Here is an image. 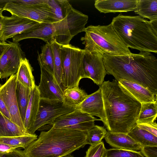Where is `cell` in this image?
<instances>
[{
    "label": "cell",
    "instance_id": "obj_1",
    "mask_svg": "<svg viewBox=\"0 0 157 157\" xmlns=\"http://www.w3.org/2000/svg\"><path fill=\"white\" fill-rule=\"evenodd\" d=\"M99 86L108 131L127 134L136 124L141 103L115 79Z\"/></svg>",
    "mask_w": 157,
    "mask_h": 157
},
{
    "label": "cell",
    "instance_id": "obj_2",
    "mask_svg": "<svg viewBox=\"0 0 157 157\" xmlns=\"http://www.w3.org/2000/svg\"><path fill=\"white\" fill-rule=\"evenodd\" d=\"M103 56L106 74L117 81L123 79L138 84L157 96V59L151 52Z\"/></svg>",
    "mask_w": 157,
    "mask_h": 157
},
{
    "label": "cell",
    "instance_id": "obj_3",
    "mask_svg": "<svg viewBox=\"0 0 157 157\" xmlns=\"http://www.w3.org/2000/svg\"><path fill=\"white\" fill-rule=\"evenodd\" d=\"M89 144L86 132L51 128L25 148L26 157H63Z\"/></svg>",
    "mask_w": 157,
    "mask_h": 157
},
{
    "label": "cell",
    "instance_id": "obj_4",
    "mask_svg": "<svg viewBox=\"0 0 157 157\" xmlns=\"http://www.w3.org/2000/svg\"><path fill=\"white\" fill-rule=\"evenodd\" d=\"M128 48L157 52V19L149 21L140 16L119 14L111 23Z\"/></svg>",
    "mask_w": 157,
    "mask_h": 157
},
{
    "label": "cell",
    "instance_id": "obj_5",
    "mask_svg": "<svg viewBox=\"0 0 157 157\" xmlns=\"http://www.w3.org/2000/svg\"><path fill=\"white\" fill-rule=\"evenodd\" d=\"M81 38L85 51L102 55L121 56L131 53L111 23L106 25H90L85 28Z\"/></svg>",
    "mask_w": 157,
    "mask_h": 157
},
{
    "label": "cell",
    "instance_id": "obj_6",
    "mask_svg": "<svg viewBox=\"0 0 157 157\" xmlns=\"http://www.w3.org/2000/svg\"><path fill=\"white\" fill-rule=\"evenodd\" d=\"M59 50L63 70L62 85L64 90L78 86L81 79L84 78V50L69 44L60 45Z\"/></svg>",
    "mask_w": 157,
    "mask_h": 157
},
{
    "label": "cell",
    "instance_id": "obj_7",
    "mask_svg": "<svg viewBox=\"0 0 157 157\" xmlns=\"http://www.w3.org/2000/svg\"><path fill=\"white\" fill-rule=\"evenodd\" d=\"M88 16L73 7L66 17L53 23L54 28L53 39L61 45L69 44L75 35L84 32Z\"/></svg>",
    "mask_w": 157,
    "mask_h": 157
},
{
    "label": "cell",
    "instance_id": "obj_8",
    "mask_svg": "<svg viewBox=\"0 0 157 157\" xmlns=\"http://www.w3.org/2000/svg\"><path fill=\"white\" fill-rule=\"evenodd\" d=\"M75 109V108L67 106L59 101L40 99L37 114L28 133L34 134L41 127L45 125L50 126L59 117Z\"/></svg>",
    "mask_w": 157,
    "mask_h": 157
},
{
    "label": "cell",
    "instance_id": "obj_9",
    "mask_svg": "<svg viewBox=\"0 0 157 157\" xmlns=\"http://www.w3.org/2000/svg\"><path fill=\"white\" fill-rule=\"evenodd\" d=\"M34 6H26L8 2L4 11L11 15L28 18L39 23H53L57 22L47 3Z\"/></svg>",
    "mask_w": 157,
    "mask_h": 157
},
{
    "label": "cell",
    "instance_id": "obj_10",
    "mask_svg": "<svg viewBox=\"0 0 157 157\" xmlns=\"http://www.w3.org/2000/svg\"><path fill=\"white\" fill-rule=\"evenodd\" d=\"M98 120H101L75 109L71 112L59 117L50 126L51 128H54L86 132L95 125L94 121Z\"/></svg>",
    "mask_w": 157,
    "mask_h": 157
},
{
    "label": "cell",
    "instance_id": "obj_11",
    "mask_svg": "<svg viewBox=\"0 0 157 157\" xmlns=\"http://www.w3.org/2000/svg\"><path fill=\"white\" fill-rule=\"evenodd\" d=\"M40 23L24 17L12 15L3 16L0 29V42H4L7 39L35 27Z\"/></svg>",
    "mask_w": 157,
    "mask_h": 157
},
{
    "label": "cell",
    "instance_id": "obj_12",
    "mask_svg": "<svg viewBox=\"0 0 157 157\" xmlns=\"http://www.w3.org/2000/svg\"><path fill=\"white\" fill-rule=\"evenodd\" d=\"M16 74L10 77L4 84H0V96L10 113L11 121L25 132L18 106L16 93Z\"/></svg>",
    "mask_w": 157,
    "mask_h": 157
},
{
    "label": "cell",
    "instance_id": "obj_13",
    "mask_svg": "<svg viewBox=\"0 0 157 157\" xmlns=\"http://www.w3.org/2000/svg\"><path fill=\"white\" fill-rule=\"evenodd\" d=\"M25 58L19 43L10 44L0 58V78H6L16 74L21 60Z\"/></svg>",
    "mask_w": 157,
    "mask_h": 157
},
{
    "label": "cell",
    "instance_id": "obj_14",
    "mask_svg": "<svg viewBox=\"0 0 157 157\" xmlns=\"http://www.w3.org/2000/svg\"><path fill=\"white\" fill-rule=\"evenodd\" d=\"M83 67L84 78H90L99 86L103 83L106 73L102 55L85 50Z\"/></svg>",
    "mask_w": 157,
    "mask_h": 157
},
{
    "label": "cell",
    "instance_id": "obj_15",
    "mask_svg": "<svg viewBox=\"0 0 157 157\" xmlns=\"http://www.w3.org/2000/svg\"><path fill=\"white\" fill-rule=\"evenodd\" d=\"M40 79L37 88L40 99L58 100L63 102V90L54 77L43 66L40 65Z\"/></svg>",
    "mask_w": 157,
    "mask_h": 157
},
{
    "label": "cell",
    "instance_id": "obj_16",
    "mask_svg": "<svg viewBox=\"0 0 157 157\" xmlns=\"http://www.w3.org/2000/svg\"><path fill=\"white\" fill-rule=\"evenodd\" d=\"M75 109L88 114L91 116L99 117L104 126L106 124L102 96L99 88L94 93L88 95L85 99Z\"/></svg>",
    "mask_w": 157,
    "mask_h": 157
},
{
    "label": "cell",
    "instance_id": "obj_17",
    "mask_svg": "<svg viewBox=\"0 0 157 157\" xmlns=\"http://www.w3.org/2000/svg\"><path fill=\"white\" fill-rule=\"evenodd\" d=\"M54 31L53 23H41L35 27L13 37V42L18 43L24 39L37 38L48 43L53 39Z\"/></svg>",
    "mask_w": 157,
    "mask_h": 157
},
{
    "label": "cell",
    "instance_id": "obj_18",
    "mask_svg": "<svg viewBox=\"0 0 157 157\" xmlns=\"http://www.w3.org/2000/svg\"><path fill=\"white\" fill-rule=\"evenodd\" d=\"M138 0H96L95 8L104 13L127 12L134 11Z\"/></svg>",
    "mask_w": 157,
    "mask_h": 157
},
{
    "label": "cell",
    "instance_id": "obj_19",
    "mask_svg": "<svg viewBox=\"0 0 157 157\" xmlns=\"http://www.w3.org/2000/svg\"><path fill=\"white\" fill-rule=\"evenodd\" d=\"M104 139L110 146L116 148L140 151L142 147L127 134L107 131Z\"/></svg>",
    "mask_w": 157,
    "mask_h": 157
},
{
    "label": "cell",
    "instance_id": "obj_20",
    "mask_svg": "<svg viewBox=\"0 0 157 157\" xmlns=\"http://www.w3.org/2000/svg\"><path fill=\"white\" fill-rule=\"evenodd\" d=\"M118 82L141 103L157 100V96L154 95L149 90L138 84L123 79Z\"/></svg>",
    "mask_w": 157,
    "mask_h": 157
},
{
    "label": "cell",
    "instance_id": "obj_21",
    "mask_svg": "<svg viewBox=\"0 0 157 157\" xmlns=\"http://www.w3.org/2000/svg\"><path fill=\"white\" fill-rule=\"evenodd\" d=\"M40 100L39 91L37 86L36 85L31 90L30 98L23 123L24 127L27 133L35 121L39 109Z\"/></svg>",
    "mask_w": 157,
    "mask_h": 157
},
{
    "label": "cell",
    "instance_id": "obj_22",
    "mask_svg": "<svg viewBox=\"0 0 157 157\" xmlns=\"http://www.w3.org/2000/svg\"><path fill=\"white\" fill-rule=\"evenodd\" d=\"M33 68L25 57L22 59L16 73V81L24 86L33 90L36 85L33 74Z\"/></svg>",
    "mask_w": 157,
    "mask_h": 157
},
{
    "label": "cell",
    "instance_id": "obj_23",
    "mask_svg": "<svg viewBox=\"0 0 157 157\" xmlns=\"http://www.w3.org/2000/svg\"><path fill=\"white\" fill-rule=\"evenodd\" d=\"M142 147L157 146V137L135 125L127 133Z\"/></svg>",
    "mask_w": 157,
    "mask_h": 157
},
{
    "label": "cell",
    "instance_id": "obj_24",
    "mask_svg": "<svg viewBox=\"0 0 157 157\" xmlns=\"http://www.w3.org/2000/svg\"><path fill=\"white\" fill-rule=\"evenodd\" d=\"M85 91L76 86L63 90V102L65 105L75 108L88 96Z\"/></svg>",
    "mask_w": 157,
    "mask_h": 157
},
{
    "label": "cell",
    "instance_id": "obj_25",
    "mask_svg": "<svg viewBox=\"0 0 157 157\" xmlns=\"http://www.w3.org/2000/svg\"><path fill=\"white\" fill-rule=\"evenodd\" d=\"M32 90L16 81V93L17 99L20 116L23 124Z\"/></svg>",
    "mask_w": 157,
    "mask_h": 157
},
{
    "label": "cell",
    "instance_id": "obj_26",
    "mask_svg": "<svg viewBox=\"0 0 157 157\" xmlns=\"http://www.w3.org/2000/svg\"><path fill=\"white\" fill-rule=\"evenodd\" d=\"M135 13L150 21L157 19V0H138Z\"/></svg>",
    "mask_w": 157,
    "mask_h": 157
},
{
    "label": "cell",
    "instance_id": "obj_27",
    "mask_svg": "<svg viewBox=\"0 0 157 157\" xmlns=\"http://www.w3.org/2000/svg\"><path fill=\"white\" fill-rule=\"evenodd\" d=\"M27 134L0 111V137L21 136Z\"/></svg>",
    "mask_w": 157,
    "mask_h": 157
},
{
    "label": "cell",
    "instance_id": "obj_28",
    "mask_svg": "<svg viewBox=\"0 0 157 157\" xmlns=\"http://www.w3.org/2000/svg\"><path fill=\"white\" fill-rule=\"evenodd\" d=\"M47 3L57 22L65 18L72 7L67 0H47Z\"/></svg>",
    "mask_w": 157,
    "mask_h": 157
},
{
    "label": "cell",
    "instance_id": "obj_29",
    "mask_svg": "<svg viewBox=\"0 0 157 157\" xmlns=\"http://www.w3.org/2000/svg\"><path fill=\"white\" fill-rule=\"evenodd\" d=\"M37 138V136L35 133L27 134L21 136L0 137V143L16 148L21 147L25 149Z\"/></svg>",
    "mask_w": 157,
    "mask_h": 157
},
{
    "label": "cell",
    "instance_id": "obj_30",
    "mask_svg": "<svg viewBox=\"0 0 157 157\" xmlns=\"http://www.w3.org/2000/svg\"><path fill=\"white\" fill-rule=\"evenodd\" d=\"M41 49V52L38 54L37 57L39 65L43 66L54 77V57L51 41L46 43Z\"/></svg>",
    "mask_w": 157,
    "mask_h": 157
},
{
    "label": "cell",
    "instance_id": "obj_31",
    "mask_svg": "<svg viewBox=\"0 0 157 157\" xmlns=\"http://www.w3.org/2000/svg\"><path fill=\"white\" fill-rule=\"evenodd\" d=\"M157 116V100L153 102L141 103V108L136 124L153 122L156 119Z\"/></svg>",
    "mask_w": 157,
    "mask_h": 157
},
{
    "label": "cell",
    "instance_id": "obj_32",
    "mask_svg": "<svg viewBox=\"0 0 157 157\" xmlns=\"http://www.w3.org/2000/svg\"><path fill=\"white\" fill-rule=\"evenodd\" d=\"M54 57V78L60 85L62 82L63 70L61 59L60 52V45L53 39L51 41Z\"/></svg>",
    "mask_w": 157,
    "mask_h": 157
},
{
    "label": "cell",
    "instance_id": "obj_33",
    "mask_svg": "<svg viewBox=\"0 0 157 157\" xmlns=\"http://www.w3.org/2000/svg\"><path fill=\"white\" fill-rule=\"evenodd\" d=\"M107 132L104 127L95 125L86 132L89 144L91 145L101 142Z\"/></svg>",
    "mask_w": 157,
    "mask_h": 157
},
{
    "label": "cell",
    "instance_id": "obj_34",
    "mask_svg": "<svg viewBox=\"0 0 157 157\" xmlns=\"http://www.w3.org/2000/svg\"><path fill=\"white\" fill-rule=\"evenodd\" d=\"M104 157H145L140 151L116 148L107 149Z\"/></svg>",
    "mask_w": 157,
    "mask_h": 157
},
{
    "label": "cell",
    "instance_id": "obj_35",
    "mask_svg": "<svg viewBox=\"0 0 157 157\" xmlns=\"http://www.w3.org/2000/svg\"><path fill=\"white\" fill-rule=\"evenodd\" d=\"M106 149L103 141L90 145L85 157H104Z\"/></svg>",
    "mask_w": 157,
    "mask_h": 157
},
{
    "label": "cell",
    "instance_id": "obj_36",
    "mask_svg": "<svg viewBox=\"0 0 157 157\" xmlns=\"http://www.w3.org/2000/svg\"><path fill=\"white\" fill-rule=\"evenodd\" d=\"M140 128L145 130L157 137V124L155 122L136 124Z\"/></svg>",
    "mask_w": 157,
    "mask_h": 157
},
{
    "label": "cell",
    "instance_id": "obj_37",
    "mask_svg": "<svg viewBox=\"0 0 157 157\" xmlns=\"http://www.w3.org/2000/svg\"><path fill=\"white\" fill-rule=\"evenodd\" d=\"M140 151L145 157H157V146L142 147Z\"/></svg>",
    "mask_w": 157,
    "mask_h": 157
},
{
    "label": "cell",
    "instance_id": "obj_38",
    "mask_svg": "<svg viewBox=\"0 0 157 157\" xmlns=\"http://www.w3.org/2000/svg\"><path fill=\"white\" fill-rule=\"evenodd\" d=\"M47 0H9V2L13 3L26 6H34L46 3Z\"/></svg>",
    "mask_w": 157,
    "mask_h": 157
},
{
    "label": "cell",
    "instance_id": "obj_39",
    "mask_svg": "<svg viewBox=\"0 0 157 157\" xmlns=\"http://www.w3.org/2000/svg\"><path fill=\"white\" fill-rule=\"evenodd\" d=\"M1 157H26L23 151L16 149L8 153L4 154Z\"/></svg>",
    "mask_w": 157,
    "mask_h": 157
},
{
    "label": "cell",
    "instance_id": "obj_40",
    "mask_svg": "<svg viewBox=\"0 0 157 157\" xmlns=\"http://www.w3.org/2000/svg\"><path fill=\"white\" fill-rule=\"evenodd\" d=\"M17 148L0 143V157L4 154L8 153Z\"/></svg>",
    "mask_w": 157,
    "mask_h": 157
},
{
    "label": "cell",
    "instance_id": "obj_41",
    "mask_svg": "<svg viewBox=\"0 0 157 157\" xmlns=\"http://www.w3.org/2000/svg\"><path fill=\"white\" fill-rule=\"evenodd\" d=\"M0 111L6 117L11 121L10 113L5 103L0 96Z\"/></svg>",
    "mask_w": 157,
    "mask_h": 157
},
{
    "label": "cell",
    "instance_id": "obj_42",
    "mask_svg": "<svg viewBox=\"0 0 157 157\" xmlns=\"http://www.w3.org/2000/svg\"><path fill=\"white\" fill-rule=\"evenodd\" d=\"M10 44V41L8 43L0 42V58Z\"/></svg>",
    "mask_w": 157,
    "mask_h": 157
},
{
    "label": "cell",
    "instance_id": "obj_43",
    "mask_svg": "<svg viewBox=\"0 0 157 157\" xmlns=\"http://www.w3.org/2000/svg\"><path fill=\"white\" fill-rule=\"evenodd\" d=\"M9 0H0V15H2V12L6 4L9 2Z\"/></svg>",
    "mask_w": 157,
    "mask_h": 157
},
{
    "label": "cell",
    "instance_id": "obj_44",
    "mask_svg": "<svg viewBox=\"0 0 157 157\" xmlns=\"http://www.w3.org/2000/svg\"><path fill=\"white\" fill-rule=\"evenodd\" d=\"M3 16V15H0V29L1 27V22Z\"/></svg>",
    "mask_w": 157,
    "mask_h": 157
},
{
    "label": "cell",
    "instance_id": "obj_45",
    "mask_svg": "<svg viewBox=\"0 0 157 157\" xmlns=\"http://www.w3.org/2000/svg\"><path fill=\"white\" fill-rule=\"evenodd\" d=\"M66 157H74V156L71 155H69L66 156Z\"/></svg>",
    "mask_w": 157,
    "mask_h": 157
}]
</instances>
